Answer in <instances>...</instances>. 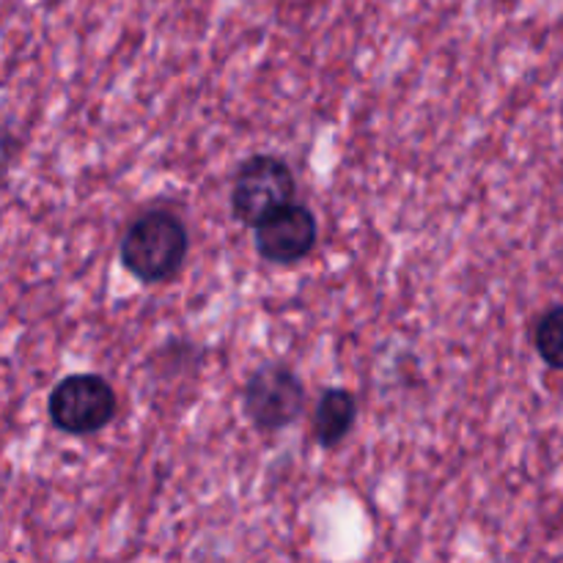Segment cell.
<instances>
[{"mask_svg": "<svg viewBox=\"0 0 563 563\" xmlns=\"http://www.w3.org/2000/svg\"><path fill=\"white\" fill-rule=\"evenodd\" d=\"M187 229L165 209L141 214L121 240V262L135 278L159 284L179 273L187 258Z\"/></svg>", "mask_w": 563, "mask_h": 563, "instance_id": "obj_1", "label": "cell"}, {"mask_svg": "<svg viewBox=\"0 0 563 563\" xmlns=\"http://www.w3.org/2000/svg\"><path fill=\"white\" fill-rule=\"evenodd\" d=\"M295 174L284 159L256 154L236 170L234 187H231L234 218L256 229L264 218L278 212L295 198Z\"/></svg>", "mask_w": 563, "mask_h": 563, "instance_id": "obj_2", "label": "cell"}, {"mask_svg": "<svg viewBox=\"0 0 563 563\" xmlns=\"http://www.w3.org/2000/svg\"><path fill=\"white\" fill-rule=\"evenodd\" d=\"M115 416V390L99 374H71L49 394V418L66 434H91Z\"/></svg>", "mask_w": 563, "mask_h": 563, "instance_id": "obj_3", "label": "cell"}, {"mask_svg": "<svg viewBox=\"0 0 563 563\" xmlns=\"http://www.w3.org/2000/svg\"><path fill=\"white\" fill-rule=\"evenodd\" d=\"M242 401L253 427L262 432H275L289 427L300 416L306 390L297 374L286 366H264L247 379Z\"/></svg>", "mask_w": 563, "mask_h": 563, "instance_id": "obj_4", "label": "cell"}, {"mask_svg": "<svg viewBox=\"0 0 563 563\" xmlns=\"http://www.w3.org/2000/svg\"><path fill=\"white\" fill-rule=\"evenodd\" d=\"M317 218L302 203L289 201L256 225V247L267 262L295 264L317 245Z\"/></svg>", "mask_w": 563, "mask_h": 563, "instance_id": "obj_5", "label": "cell"}, {"mask_svg": "<svg viewBox=\"0 0 563 563\" xmlns=\"http://www.w3.org/2000/svg\"><path fill=\"white\" fill-rule=\"evenodd\" d=\"M357 418V401L350 390L333 388L319 399L317 412H313V432L324 449L339 445L346 434L352 432Z\"/></svg>", "mask_w": 563, "mask_h": 563, "instance_id": "obj_6", "label": "cell"}, {"mask_svg": "<svg viewBox=\"0 0 563 563\" xmlns=\"http://www.w3.org/2000/svg\"><path fill=\"white\" fill-rule=\"evenodd\" d=\"M537 350L548 366L563 372V306L544 313L537 324Z\"/></svg>", "mask_w": 563, "mask_h": 563, "instance_id": "obj_7", "label": "cell"}, {"mask_svg": "<svg viewBox=\"0 0 563 563\" xmlns=\"http://www.w3.org/2000/svg\"><path fill=\"white\" fill-rule=\"evenodd\" d=\"M14 148H16L14 137H11L5 130H0V165L9 163L11 154H14Z\"/></svg>", "mask_w": 563, "mask_h": 563, "instance_id": "obj_8", "label": "cell"}]
</instances>
